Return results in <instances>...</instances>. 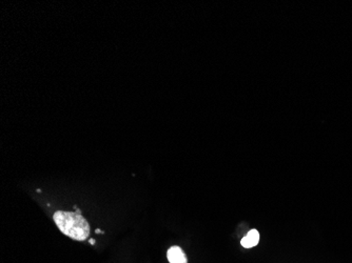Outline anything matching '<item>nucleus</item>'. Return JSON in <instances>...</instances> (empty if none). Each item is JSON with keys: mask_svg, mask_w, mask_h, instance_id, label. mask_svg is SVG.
<instances>
[{"mask_svg": "<svg viewBox=\"0 0 352 263\" xmlns=\"http://www.w3.org/2000/svg\"><path fill=\"white\" fill-rule=\"evenodd\" d=\"M258 241H260V233L256 229H251L248 234L242 239L241 243L244 248L251 249L255 245H258Z\"/></svg>", "mask_w": 352, "mask_h": 263, "instance_id": "3", "label": "nucleus"}, {"mask_svg": "<svg viewBox=\"0 0 352 263\" xmlns=\"http://www.w3.org/2000/svg\"><path fill=\"white\" fill-rule=\"evenodd\" d=\"M95 232H96V234H100V233H102V231H100V229H96V231H95Z\"/></svg>", "mask_w": 352, "mask_h": 263, "instance_id": "5", "label": "nucleus"}, {"mask_svg": "<svg viewBox=\"0 0 352 263\" xmlns=\"http://www.w3.org/2000/svg\"><path fill=\"white\" fill-rule=\"evenodd\" d=\"M167 258L170 263H188L185 252L177 245H174L168 250Z\"/></svg>", "mask_w": 352, "mask_h": 263, "instance_id": "2", "label": "nucleus"}, {"mask_svg": "<svg viewBox=\"0 0 352 263\" xmlns=\"http://www.w3.org/2000/svg\"><path fill=\"white\" fill-rule=\"evenodd\" d=\"M89 242H90V244H95V239H90Z\"/></svg>", "mask_w": 352, "mask_h": 263, "instance_id": "4", "label": "nucleus"}, {"mask_svg": "<svg viewBox=\"0 0 352 263\" xmlns=\"http://www.w3.org/2000/svg\"><path fill=\"white\" fill-rule=\"evenodd\" d=\"M53 219L59 231L71 239L84 241L90 236V225L80 213L57 211Z\"/></svg>", "mask_w": 352, "mask_h": 263, "instance_id": "1", "label": "nucleus"}]
</instances>
